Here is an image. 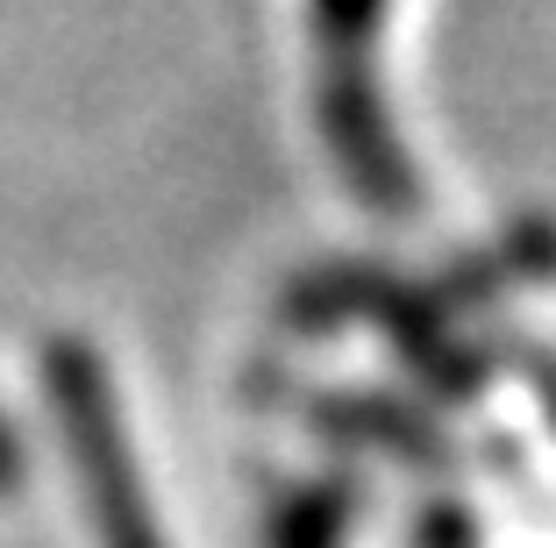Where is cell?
<instances>
[{
    "instance_id": "1",
    "label": "cell",
    "mask_w": 556,
    "mask_h": 548,
    "mask_svg": "<svg viewBox=\"0 0 556 548\" xmlns=\"http://www.w3.org/2000/svg\"><path fill=\"white\" fill-rule=\"evenodd\" d=\"M50 385H58V413H65V435H72V456H79L86 484L100 499V534L108 548H157L143 506H136V484H129V463H122V428H115V406H108V385L86 356H58L50 364Z\"/></svg>"
},
{
    "instance_id": "2",
    "label": "cell",
    "mask_w": 556,
    "mask_h": 548,
    "mask_svg": "<svg viewBox=\"0 0 556 548\" xmlns=\"http://www.w3.org/2000/svg\"><path fill=\"white\" fill-rule=\"evenodd\" d=\"M378 8H386V0H321V22H328L336 43H357V36L378 22Z\"/></svg>"
},
{
    "instance_id": "3",
    "label": "cell",
    "mask_w": 556,
    "mask_h": 548,
    "mask_svg": "<svg viewBox=\"0 0 556 548\" xmlns=\"http://www.w3.org/2000/svg\"><path fill=\"white\" fill-rule=\"evenodd\" d=\"M15 470H22V449H15V435H8V420H0V484H15Z\"/></svg>"
}]
</instances>
